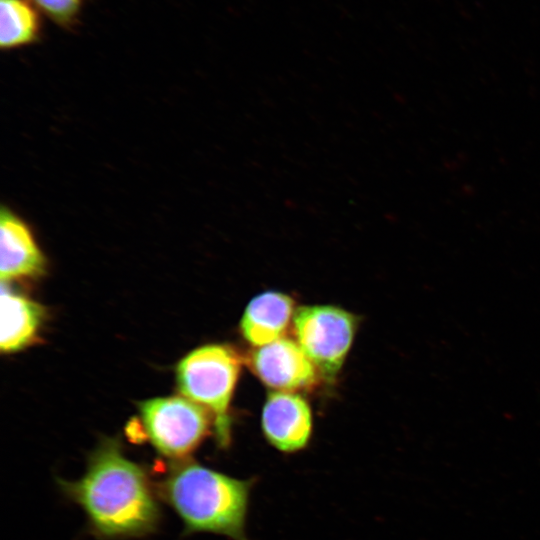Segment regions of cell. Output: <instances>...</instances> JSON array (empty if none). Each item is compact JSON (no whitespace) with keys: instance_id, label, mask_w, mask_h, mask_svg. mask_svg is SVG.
Listing matches in <instances>:
<instances>
[{"instance_id":"12","label":"cell","mask_w":540,"mask_h":540,"mask_svg":"<svg viewBox=\"0 0 540 540\" xmlns=\"http://www.w3.org/2000/svg\"><path fill=\"white\" fill-rule=\"evenodd\" d=\"M55 24L73 28L79 19L84 0H32Z\"/></svg>"},{"instance_id":"2","label":"cell","mask_w":540,"mask_h":540,"mask_svg":"<svg viewBox=\"0 0 540 540\" xmlns=\"http://www.w3.org/2000/svg\"><path fill=\"white\" fill-rule=\"evenodd\" d=\"M254 484L255 478H235L188 458L172 462L155 487L182 520L185 534L248 540L246 521Z\"/></svg>"},{"instance_id":"6","label":"cell","mask_w":540,"mask_h":540,"mask_svg":"<svg viewBox=\"0 0 540 540\" xmlns=\"http://www.w3.org/2000/svg\"><path fill=\"white\" fill-rule=\"evenodd\" d=\"M249 365L267 387L283 392L310 388L319 372L297 341L287 337L256 347Z\"/></svg>"},{"instance_id":"9","label":"cell","mask_w":540,"mask_h":540,"mask_svg":"<svg viewBox=\"0 0 540 540\" xmlns=\"http://www.w3.org/2000/svg\"><path fill=\"white\" fill-rule=\"evenodd\" d=\"M295 312V302L289 295L277 291L260 293L250 300L243 312L241 334L255 347L274 342L285 337Z\"/></svg>"},{"instance_id":"8","label":"cell","mask_w":540,"mask_h":540,"mask_svg":"<svg viewBox=\"0 0 540 540\" xmlns=\"http://www.w3.org/2000/svg\"><path fill=\"white\" fill-rule=\"evenodd\" d=\"M46 258L31 228L9 208L0 213L1 282L35 278L45 273Z\"/></svg>"},{"instance_id":"4","label":"cell","mask_w":540,"mask_h":540,"mask_svg":"<svg viewBox=\"0 0 540 540\" xmlns=\"http://www.w3.org/2000/svg\"><path fill=\"white\" fill-rule=\"evenodd\" d=\"M138 408L145 437L172 462L190 458L214 426L206 409L182 395L148 399Z\"/></svg>"},{"instance_id":"1","label":"cell","mask_w":540,"mask_h":540,"mask_svg":"<svg viewBox=\"0 0 540 540\" xmlns=\"http://www.w3.org/2000/svg\"><path fill=\"white\" fill-rule=\"evenodd\" d=\"M58 485L83 509L90 531L100 539L144 537L158 529L156 487L146 470L125 456L116 438L102 439L80 479H59Z\"/></svg>"},{"instance_id":"11","label":"cell","mask_w":540,"mask_h":540,"mask_svg":"<svg viewBox=\"0 0 540 540\" xmlns=\"http://www.w3.org/2000/svg\"><path fill=\"white\" fill-rule=\"evenodd\" d=\"M40 15L29 0H0V46L19 48L40 40Z\"/></svg>"},{"instance_id":"3","label":"cell","mask_w":540,"mask_h":540,"mask_svg":"<svg viewBox=\"0 0 540 540\" xmlns=\"http://www.w3.org/2000/svg\"><path fill=\"white\" fill-rule=\"evenodd\" d=\"M241 366V357L230 346L207 344L192 350L176 367L178 390L209 412L223 447L230 443L229 407Z\"/></svg>"},{"instance_id":"5","label":"cell","mask_w":540,"mask_h":540,"mask_svg":"<svg viewBox=\"0 0 540 540\" xmlns=\"http://www.w3.org/2000/svg\"><path fill=\"white\" fill-rule=\"evenodd\" d=\"M293 330L297 343L326 378L340 371L353 343L356 317L332 305L296 309Z\"/></svg>"},{"instance_id":"7","label":"cell","mask_w":540,"mask_h":540,"mask_svg":"<svg viewBox=\"0 0 540 540\" xmlns=\"http://www.w3.org/2000/svg\"><path fill=\"white\" fill-rule=\"evenodd\" d=\"M261 428L267 442L282 453H296L309 444L312 412L308 402L296 392L273 391L265 401Z\"/></svg>"},{"instance_id":"10","label":"cell","mask_w":540,"mask_h":540,"mask_svg":"<svg viewBox=\"0 0 540 540\" xmlns=\"http://www.w3.org/2000/svg\"><path fill=\"white\" fill-rule=\"evenodd\" d=\"M0 350L14 353L29 346L37 337L45 319V309L36 301L1 282Z\"/></svg>"}]
</instances>
